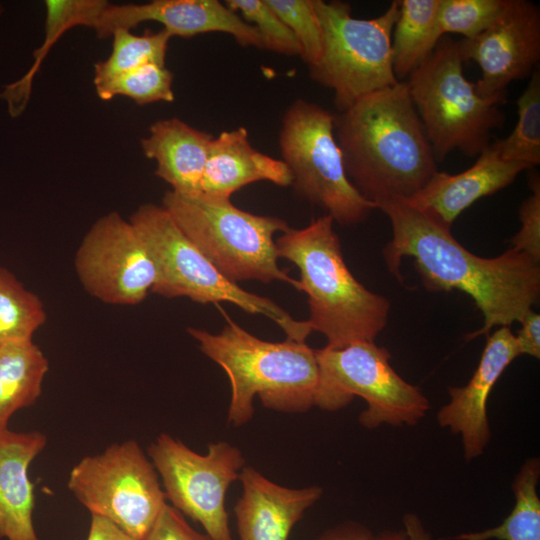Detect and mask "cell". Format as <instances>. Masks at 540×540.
I'll list each match as a JSON object with an SVG mask.
<instances>
[{
    "label": "cell",
    "instance_id": "1",
    "mask_svg": "<svg viewBox=\"0 0 540 540\" xmlns=\"http://www.w3.org/2000/svg\"><path fill=\"white\" fill-rule=\"evenodd\" d=\"M377 208L392 227V239L383 249L388 270L402 281L401 260L410 256L427 289L469 295L484 319L483 327L469 339L495 326L520 322L537 303L540 266L529 255L510 248L497 257L483 258L461 245L449 228L404 200H388Z\"/></svg>",
    "mask_w": 540,
    "mask_h": 540
},
{
    "label": "cell",
    "instance_id": "2",
    "mask_svg": "<svg viewBox=\"0 0 540 540\" xmlns=\"http://www.w3.org/2000/svg\"><path fill=\"white\" fill-rule=\"evenodd\" d=\"M333 128L349 181L376 208L410 199L438 171L405 81L334 114Z\"/></svg>",
    "mask_w": 540,
    "mask_h": 540
},
{
    "label": "cell",
    "instance_id": "3",
    "mask_svg": "<svg viewBox=\"0 0 540 540\" xmlns=\"http://www.w3.org/2000/svg\"><path fill=\"white\" fill-rule=\"evenodd\" d=\"M333 223L326 214L304 228L288 227L275 243L278 257L300 272L299 290L308 296V325L327 338L326 347L338 349L374 342L387 324L390 302L351 273Z\"/></svg>",
    "mask_w": 540,
    "mask_h": 540
},
{
    "label": "cell",
    "instance_id": "4",
    "mask_svg": "<svg viewBox=\"0 0 540 540\" xmlns=\"http://www.w3.org/2000/svg\"><path fill=\"white\" fill-rule=\"evenodd\" d=\"M226 320L218 334L197 328H188V333L229 378V424L242 426L253 417L255 396L264 407L281 412L301 413L315 406L319 383L316 349L288 338L265 341L230 318Z\"/></svg>",
    "mask_w": 540,
    "mask_h": 540
},
{
    "label": "cell",
    "instance_id": "5",
    "mask_svg": "<svg viewBox=\"0 0 540 540\" xmlns=\"http://www.w3.org/2000/svg\"><path fill=\"white\" fill-rule=\"evenodd\" d=\"M458 41L443 36L405 83L437 161L458 150L478 156L503 125L506 98H483L466 79Z\"/></svg>",
    "mask_w": 540,
    "mask_h": 540
},
{
    "label": "cell",
    "instance_id": "6",
    "mask_svg": "<svg viewBox=\"0 0 540 540\" xmlns=\"http://www.w3.org/2000/svg\"><path fill=\"white\" fill-rule=\"evenodd\" d=\"M184 235L229 280L299 282L278 266L274 235L289 226L283 219L244 211L230 199L165 192L161 204Z\"/></svg>",
    "mask_w": 540,
    "mask_h": 540
},
{
    "label": "cell",
    "instance_id": "7",
    "mask_svg": "<svg viewBox=\"0 0 540 540\" xmlns=\"http://www.w3.org/2000/svg\"><path fill=\"white\" fill-rule=\"evenodd\" d=\"M129 221L145 243L156 268L151 293L166 298L187 297L194 302H229L251 314L274 321L287 338L305 342L313 332L269 298L250 293L226 278L184 235L162 205H140Z\"/></svg>",
    "mask_w": 540,
    "mask_h": 540
},
{
    "label": "cell",
    "instance_id": "8",
    "mask_svg": "<svg viewBox=\"0 0 540 540\" xmlns=\"http://www.w3.org/2000/svg\"><path fill=\"white\" fill-rule=\"evenodd\" d=\"M322 29V52L309 68L310 78L333 91L338 112L362 97L397 84L391 37L399 13L393 1L378 17L355 18L343 1L314 0Z\"/></svg>",
    "mask_w": 540,
    "mask_h": 540
},
{
    "label": "cell",
    "instance_id": "9",
    "mask_svg": "<svg viewBox=\"0 0 540 540\" xmlns=\"http://www.w3.org/2000/svg\"><path fill=\"white\" fill-rule=\"evenodd\" d=\"M334 114L322 106L294 100L285 110L279 131L282 161L295 192L319 206L341 225L357 224L376 206L349 181L333 128Z\"/></svg>",
    "mask_w": 540,
    "mask_h": 540
},
{
    "label": "cell",
    "instance_id": "10",
    "mask_svg": "<svg viewBox=\"0 0 540 540\" xmlns=\"http://www.w3.org/2000/svg\"><path fill=\"white\" fill-rule=\"evenodd\" d=\"M319 383L315 406L335 411L355 396L367 408L359 422L368 429L382 424L415 425L429 410L421 390L405 381L390 365V353L374 342H355L343 348L316 349Z\"/></svg>",
    "mask_w": 540,
    "mask_h": 540
},
{
    "label": "cell",
    "instance_id": "11",
    "mask_svg": "<svg viewBox=\"0 0 540 540\" xmlns=\"http://www.w3.org/2000/svg\"><path fill=\"white\" fill-rule=\"evenodd\" d=\"M68 489L91 515L135 540H145L167 503L153 463L134 440L81 459L69 474Z\"/></svg>",
    "mask_w": 540,
    "mask_h": 540
},
{
    "label": "cell",
    "instance_id": "12",
    "mask_svg": "<svg viewBox=\"0 0 540 540\" xmlns=\"http://www.w3.org/2000/svg\"><path fill=\"white\" fill-rule=\"evenodd\" d=\"M147 453L162 479L166 500L199 522L213 540H234L225 496L244 468L242 452L220 441L210 444L208 452L202 455L162 433L150 444Z\"/></svg>",
    "mask_w": 540,
    "mask_h": 540
},
{
    "label": "cell",
    "instance_id": "13",
    "mask_svg": "<svg viewBox=\"0 0 540 540\" xmlns=\"http://www.w3.org/2000/svg\"><path fill=\"white\" fill-rule=\"evenodd\" d=\"M74 266L85 291L111 305L143 302L156 281L145 243L129 219L118 212L94 222L76 251Z\"/></svg>",
    "mask_w": 540,
    "mask_h": 540
},
{
    "label": "cell",
    "instance_id": "14",
    "mask_svg": "<svg viewBox=\"0 0 540 540\" xmlns=\"http://www.w3.org/2000/svg\"><path fill=\"white\" fill-rule=\"evenodd\" d=\"M462 58L475 62L483 98H506L513 81L530 76L540 61V9L527 0H506L497 20L472 39L458 41Z\"/></svg>",
    "mask_w": 540,
    "mask_h": 540
},
{
    "label": "cell",
    "instance_id": "15",
    "mask_svg": "<svg viewBox=\"0 0 540 540\" xmlns=\"http://www.w3.org/2000/svg\"><path fill=\"white\" fill-rule=\"evenodd\" d=\"M155 21L171 36L191 38L209 32L231 35L243 47L263 49L257 29L218 0H154L143 4H107L93 27L98 38Z\"/></svg>",
    "mask_w": 540,
    "mask_h": 540
},
{
    "label": "cell",
    "instance_id": "16",
    "mask_svg": "<svg viewBox=\"0 0 540 540\" xmlns=\"http://www.w3.org/2000/svg\"><path fill=\"white\" fill-rule=\"evenodd\" d=\"M520 355L515 335L500 327L487 339L479 364L463 387H449L450 401L437 413L440 426L461 436L464 457L470 461L483 454L491 437L487 402L492 388Z\"/></svg>",
    "mask_w": 540,
    "mask_h": 540
},
{
    "label": "cell",
    "instance_id": "17",
    "mask_svg": "<svg viewBox=\"0 0 540 540\" xmlns=\"http://www.w3.org/2000/svg\"><path fill=\"white\" fill-rule=\"evenodd\" d=\"M528 167L500 157L492 143L468 169L449 174L437 171L413 197L404 200L446 228L477 200L509 186Z\"/></svg>",
    "mask_w": 540,
    "mask_h": 540
},
{
    "label": "cell",
    "instance_id": "18",
    "mask_svg": "<svg viewBox=\"0 0 540 540\" xmlns=\"http://www.w3.org/2000/svg\"><path fill=\"white\" fill-rule=\"evenodd\" d=\"M242 494L234 506L240 540H288L295 524L322 495V488H288L244 467Z\"/></svg>",
    "mask_w": 540,
    "mask_h": 540
},
{
    "label": "cell",
    "instance_id": "19",
    "mask_svg": "<svg viewBox=\"0 0 540 540\" xmlns=\"http://www.w3.org/2000/svg\"><path fill=\"white\" fill-rule=\"evenodd\" d=\"M46 442L39 431H0V539L39 540L33 524L35 500L28 470Z\"/></svg>",
    "mask_w": 540,
    "mask_h": 540
},
{
    "label": "cell",
    "instance_id": "20",
    "mask_svg": "<svg viewBox=\"0 0 540 540\" xmlns=\"http://www.w3.org/2000/svg\"><path fill=\"white\" fill-rule=\"evenodd\" d=\"M259 181L286 187L291 185L292 177L281 159L252 147L244 127L222 131L213 138L200 193L230 199L234 192Z\"/></svg>",
    "mask_w": 540,
    "mask_h": 540
},
{
    "label": "cell",
    "instance_id": "21",
    "mask_svg": "<svg viewBox=\"0 0 540 540\" xmlns=\"http://www.w3.org/2000/svg\"><path fill=\"white\" fill-rule=\"evenodd\" d=\"M213 138L173 117L154 122L140 144L145 157L156 162L155 174L172 191L198 194Z\"/></svg>",
    "mask_w": 540,
    "mask_h": 540
},
{
    "label": "cell",
    "instance_id": "22",
    "mask_svg": "<svg viewBox=\"0 0 540 540\" xmlns=\"http://www.w3.org/2000/svg\"><path fill=\"white\" fill-rule=\"evenodd\" d=\"M106 3L107 1L104 0L45 1V38L42 45L33 53L34 62L22 78L4 85L0 91V97L6 102L11 117L20 116L26 109L34 76L51 47L66 31L73 27L86 26L93 29Z\"/></svg>",
    "mask_w": 540,
    "mask_h": 540
},
{
    "label": "cell",
    "instance_id": "23",
    "mask_svg": "<svg viewBox=\"0 0 540 540\" xmlns=\"http://www.w3.org/2000/svg\"><path fill=\"white\" fill-rule=\"evenodd\" d=\"M49 363L31 340L0 344V431L12 415L33 405L42 392Z\"/></svg>",
    "mask_w": 540,
    "mask_h": 540
},
{
    "label": "cell",
    "instance_id": "24",
    "mask_svg": "<svg viewBox=\"0 0 540 540\" xmlns=\"http://www.w3.org/2000/svg\"><path fill=\"white\" fill-rule=\"evenodd\" d=\"M439 3L399 0L391 37L392 67L398 81H405L443 37L438 23Z\"/></svg>",
    "mask_w": 540,
    "mask_h": 540
},
{
    "label": "cell",
    "instance_id": "25",
    "mask_svg": "<svg viewBox=\"0 0 540 540\" xmlns=\"http://www.w3.org/2000/svg\"><path fill=\"white\" fill-rule=\"evenodd\" d=\"M539 477V459L526 460L512 484L515 505L500 525L441 540H540V499L537 494Z\"/></svg>",
    "mask_w": 540,
    "mask_h": 540
},
{
    "label": "cell",
    "instance_id": "26",
    "mask_svg": "<svg viewBox=\"0 0 540 540\" xmlns=\"http://www.w3.org/2000/svg\"><path fill=\"white\" fill-rule=\"evenodd\" d=\"M111 37L110 55L94 65L95 88L148 63L165 65L168 43L172 38L164 29L158 32L146 30L142 35L118 29Z\"/></svg>",
    "mask_w": 540,
    "mask_h": 540
},
{
    "label": "cell",
    "instance_id": "27",
    "mask_svg": "<svg viewBox=\"0 0 540 540\" xmlns=\"http://www.w3.org/2000/svg\"><path fill=\"white\" fill-rule=\"evenodd\" d=\"M46 318L41 299L0 266V344L31 341Z\"/></svg>",
    "mask_w": 540,
    "mask_h": 540
},
{
    "label": "cell",
    "instance_id": "28",
    "mask_svg": "<svg viewBox=\"0 0 540 540\" xmlns=\"http://www.w3.org/2000/svg\"><path fill=\"white\" fill-rule=\"evenodd\" d=\"M517 123L505 138L492 142L500 157L531 169L540 164V71L530 75L517 100Z\"/></svg>",
    "mask_w": 540,
    "mask_h": 540
},
{
    "label": "cell",
    "instance_id": "29",
    "mask_svg": "<svg viewBox=\"0 0 540 540\" xmlns=\"http://www.w3.org/2000/svg\"><path fill=\"white\" fill-rule=\"evenodd\" d=\"M173 73L156 63H148L126 72L106 84L95 88L98 97L109 101L116 96H126L138 105L154 102H173Z\"/></svg>",
    "mask_w": 540,
    "mask_h": 540
},
{
    "label": "cell",
    "instance_id": "30",
    "mask_svg": "<svg viewBox=\"0 0 540 540\" xmlns=\"http://www.w3.org/2000/svg\"><path fill=\"white\" fill-rule=\"evenodd\" d=\"M506 0H440L438 23L441 34H460L472 39L500 16Z\"/></svg>",
    "mask_w": 540,
    "mask_h": 540
},
{
    "label": "cell",
    "instance_id": "31",
    "mask_svg": "<svg viewBox=\"0 0 540 540\" xmlns=\"http://www.w3.org/2000/svg\"><path fill=\"white\" fill-rule=\"evenodd\" d=\"M224 4L257 29L263 49L286 56H300L294 34L266 0H227Z\"/></svg>",
    "mask_w": 540,
    "mask_h": 540
},
{
    "label": "cell",
    "instance_id": "32",
    "mask_svg": "<svg viewBox=\"0 0 540 540\" xmlns=\"http://www.w3.org/2000/svg\"><path fill=\"white\" fill-rule=\"evenodd\" d=\"M291 30L300 47V57L311 66L322 52V29L314 0H266Z\"/></svg>",
    "mask_w": 540,
    "mask_h": 540
},
{
    "label": "cell",
    "instance_id": "33",
    "mask_svg": "<svg viewBox=\"0 0 540 540\" xmlns=\"http://www.w3.org/2000/svg\"><path fill=\"white\" fill-rule=\"evenodd\" d=\"M531 195L519 208L521 227L511 239V249L523 252L536 261H540V181L531 177Z\"/></svg>",
    "mask_w": 540,
    "mask_h": 540
},
{
    "label": "cell",
    "instance_id": "34",
    "mask_svg": "<svg viewBox=\"0 0 540 540\" xmlns=\"http://www.w3.org/2000/svg\"><path fill=\"white\" fill-rule=\"evenodd\" d=\"M145 540H213L194 530L182 513L166 503Z\"/></svg>",
    "mask_w": 540,
    "mask_h": 540
},
{
    "label": "cell",
    "instance_id": "35",
    "mask_svg": "<svg viewBox=\"0 0 540 540\" xmlns=\"http://www.w3.org/2000/svg\"><path fill=\"white\" fill-rule=\"evenodd\" d=\"M314 540H409L404 529L397 531H383L375 534L367 527L347 522L330 528Z\"/></svg>",
    "mask_w": 540,
    "mask_h": 540
},
{
    "label": "cell",
    "instance_id": "36",
    "mask_svg": "<svg viewBox=\"0 0 540 540\" xmlns=\"http://www.w3.org/2000/svg\"><path fill=\"white\" fill-rule=\"evenodd\" d=\"M521 328L515 335L520 355L526 354L540 357V315L533 310L528 311L520 321Z\"/></svg>",
    "mask_w": 540,
    "mask_h": 540
},
{
    "label": "cell",
    "instance_id": "37",
    "mask_svg": "<svg viewBox=\"0 0 540 540\" xmlns=\"http://www.w3.org/2000/svg\"><path fill=\"white\" fill-rule=\"evenodd\" d=\"M87 540H135L116 525L100 516L91 515Z\"/></svg>",
    "mask_w": 540,
    "mask_h": 540
},
{
    "label": "cell",
    "instance_id": "38",
    "mask_svg": "<svg viewBox=\"0 0 540 540\" xmlns=\"http://www.w3.org/2000/svg\"><path fill=\"white\" fill-rule=\"evenodd\" d=\"M403 525V529L409 540H432L431 535L426 531L416 514H405L403 517Z\"/></svg>",
    "mask_w": 540,
    "mask_h": 540
},
{
    "label": "cell",
    "instance_id": "39",
    "mask_svg": "<svg viewBox=\"0 0 540 540\" xmlns=\"http://www.w3.org/2000/svg\"><path fill=\"white\" fill-rule=\"evenodd\" d=\"M5 12V7L4 5L0 2V17L4 14Z\"/></svg>",
    "mask_w": 540,
    "mask_h": 540
}]
</instances>
